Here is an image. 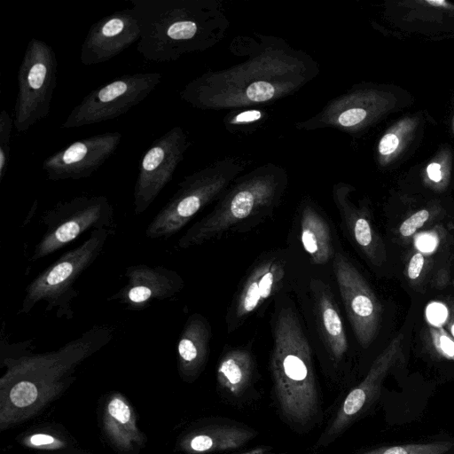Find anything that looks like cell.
Masks as SVG:
<instances>
[{"label": "cell", "instance_id": "obj_32", "mask_svg": "<svg viewBox=\"0 0 454 454\" xmlns=\"http://www.w3.org/2000/svg\"><path fill=\"white\" fill-rule=\"evenodd\" d=\"M441 209L442 207L437 201L418 209L402 222L398 229L399 234L403 239L411 237Z\"/></svg>", "mask_w": 454, "mask_h": 454}, {"label": "cell", "instance_id": "obj_16", "mask_svg": "<svg viewBox=\"0 0 454 454\" xmlns=\"http://www.w3.org/2000/svg\"><path fill=\"white\" fill-rule=\"evenodd\" d=\"M97 420L103 440L117 454H140L146 447L148 438L138 427L137 410L121 391L101 395Z\"/></svg>", "mask_w": 454, "mask_h": 454}, {"label": "cell", "instance_id": "obj_21", "mask_svg": "<svg viewBox=\"0 0 454 454\" xmlns=\"http://www.w3.org/2000/svg\"><path fill=\"white\" fill-rule=\"evenodd\" d=\"M355 191L356 188L349 184H335L333 186V202L354 243L372 264L380 266L387 258L385 245L372 225L370 210L364 200L358 203L354 201Z\"/></svg>", "mask_w": 454, "mask_h": 454}, {"label": "cell", "instance_id": "obj_36", "mask_svg": "<svg viewBox=\"0 0 454 454\" xmlns=\"http://www.w3.org/2000/svg\"><path fill=\"white\" fill-rule=\"evenodd\" d=\"M445 315H447V312L440 304L435 303L428 307L427 317L430 321H433L434 325H437V323L444 320Z\"/></svg>", "mask_w": 454, "mask_h": 454}, {"label": "cell", "instance_id": "obj_33", "mask_svg": "<svg viewBox=\"0 0 454 454\" xmlns=\"http://www.w3.org/2000/svg\"><path fill=\"white\" fill-rule=\"evenodd\" d=\"M12 126V118L5 109H3L0 113V183L6 174L10 161Z\"/></svg>", "mask_w": 454, "mask_h": 454}, {"label": "cell", "instance_id": "obj_37", "mask_svg": "<svg viewBox=\"0 0 454 454\" xmlns=\"http://www.w3.org/2000/svg\"><path fill=\"white\" fill-rule=\"evenodd\" d=\"M418 247L422 251H431L436 245V238L433 235L427 234L422 236L417 241Z\"/></svg>", "mask_w": 454, "mask_h": 454}, {"label": "cell", "instance_id": "obj_5", "mask_svg": "<svg viewBox=\"0 0 454 454\" xmlns=\"http://www.w3.org/2000/svg\"><path fill=\"white\" fill-rule=\"evenodd\" d=\"M287 186L286 170L273 162L241 174L216 200L214 208L184 232L178 247L186 249L202 245L247 220L270 212Z\"/></svg>", "mask_w": 454, "mask_h": 454}, {"label": "cell", "instance_id": "obj_9", "mask_svg": "<svg viewBox=\"0 0 454 454\" xmlns=\"http://www.w3.org/2000/svg\"><path fill=\"white\" fill-rule=\"evenodd\" d=\"M46 229L30 260L43 259L69 245L88 231H115L114 209L105 195H81L59 201L42 215Z\"/></svg>", "mask_w": 454, "mask_h": 454}, {"label": "cell", "instance_id": "obj_34", "mask_svg": "<svg viewBox=\"0 0 454 454\" xmlns=\"http://www.w3.org/2000/svg\"><path fill=\"white\" fill-rule=\"evenodd\" d=\"M428 333L434 351L442 358L454 361V339L441 325H429Z\"/></svg>", "mask_w": 454, "mask_h": 454}, {"label": "cell", "instance_id": "obj_15", "mask_svg": "<svg viewBox=\"0 0 454 454\" xmlns=\"http://www.w3.org/2000/svg\"><path fill=\"white\" fill-rule=\"evenodd\" d=\"M383 18L398 33L433 40L454 36V2L448 0H390Z\"/></svg>", "mask_w": 454, "mask_h": 454}, {"label": "cell", "instance_id": "obj_18", "mask_svg": "<svg viewBox=\"0 0 454 454\" xmlns=\"http://www.w3.org/2000/svg\"><path fill=\"white\" fill-rule=\"evenodd\" d=\"M403 340V333L397 334L374 359L364 379L346 395L323 438H320L321 444H327L337 437L377 397L383 380L401 355Z\"/></svg>", "mask_w": 454, "mask_h": 454}, {"label": "cell", "instance_id": "obj_7", "mask_svg": "<svg viewBox=\"0 0 454 454\" xmlns=\"http://www.w3.org/2000/svg\"><path fill=\"white\" fill-rule=\"evenodd\" d=\"M248 164L245 158L227 156L184 176L148 223L145 236L151 239H168L179 232L199 212L217 200Z\"/></svg>", "mask_w": 454, "mask_h": 454}, {"label": "cell", "instance_id": "obj_13", "mask_svg": "<svg viewBox=\"0 0 454 454\" xmlns=\"http://www.w3.org/2000/svg\"><path fill=\"white\" fill-rule=\"evenodd\" d=\"M333 271L356 338L366 348L379 332L381 303L364 276L341 253L334 254Z\"/></svg>", "mask_w": 454, "mask_h": 454}, {"label": "cell", "instance_id": "obj_39", "mask_svg": "<svg viewBox=\"0 0 454 454\" xmlns=\"http://www.w3.org/2000/svg\"><path fill=\"white\" fill-rule=\"evenodd\" d=\"M448 327L450 330V335L454 339V307L451 308L450 313L449 316Z\"/></svg>", "mask_w": 454, "mask_h": 454}, {"label": "cell", "instance_id": "obj_40", "mask_svg": "<svg viewBox=\"0 0 454 454\" xmlns=\"http://www.w3.org/2000/svg\"><path fill=\"white\" fill-rule=\"evenodd\" d=\"M450 111L451 127L454 134V97L450 99Z\"/></svg>", "mask_w": 454, "mask_h": 454}, {"label": "cell", "instance_id": "obj_19", "mask_svg": "<svg viewBox=\"0 0 454 454\" xmlns=\"http://www.w3.org/2000/svg\"><path fill=\"white\" fill-rule=\"evenodd\" d=\"M124 277L126 284L107 301H116L134 311L143 310L155 301L172 298L184 286V281L177 271L162 265H130L126 269Z\"/></svg>", "mask_w": 454, "mask_h": 454}, {"label": "cell", "instance_id": "obj_17", "mask_svg": "<svg viewBox=\"0 0 454 454\" xmlns=\"http://www.w3.org/2000/svg\"><path fill=\"white\" fill-rule=\"evenodd\" d=\"M140 36V23L131 7L106 15L90 27L81 46L80 61L85 66L106 62Z\"/></svg>", "mask_w": 454, "mask_h": 454}, {"label": "cell", "instance_id": "obj_20", "mask_svg": "<svg viewBox=\"0 0 454 454\" xmlns=\"http://www.w3.org/2000/svg\"><path fill=\"white\" fill-rule=\"evenodd\" d=\"M257 435L248 427L215 419H200L177 436L174 450L182 454H212L239 449Z\"/></svg>", "mask_w": 454, "mask_h": 454}, {"label": "cell", "instance_id": "obj_14", "mask_svg": "<svg viewBox=\"0 0 454 454\" xmlns=\"http://www.w3.org/2000/svg\"><path fill=\"white\" fill-rule=\"evenodd\" d=\"M121 138V133L110 131L74 141L45 158L42 168L51 181L90 177L115 153Z\"/></svg>", "mask_w": 454, "mask_h": 454}, {"label": "cell", "instance_id": "obj_3", "mask_svg": "<svg viewBox=\"0 0 454 454\" xmlns=\"http://www.w3.org/2000/svg\"><path fill=\"white\" fill-rule=\"evenodd\" d=\"M141 27L137 44L148 61L162 63L209 50L231 21L220 0H130Z\"/></svg>", "mask_w": 454, "mask_h": 454}, {"label": "cell", "instance_id": "obj_25", "mask_svg": "<svg viewBox=\"0 0 454 454\" xmlns=\"http://www.w3.org/2000/svg\"><path fill=\"white\" fill-rule=\"evenodd\" d=\"M314 311L317 326L331 357L340 361L348 350V339L339 309L333 296L324 283L312 285Z\"/></svg>", "mask_w": 454, "mask_h": 454}, {"label": "cell", "instance_id": "obj_6", "mask_svg": "<svg viewBox=\"0 0 454 454\" xmlns=\"http://www.w3.org/2000/svg\"><path fill=\"white\" fill-rule=\"evenodd\" d=\"M413 103L412 94L399 85L360 82L330 99L311 117L298 121L295 128L305 131L334 129L358 137Z\"/></svg>", "mask_w": 454, "mask_h": 454}, {"label": "cell", "instance_id": "obj_23", "mask_svg": "<svg viewBox=\"0 0 454 454\" xmlns=\"http://www.w3.org/2000/svg\"><path fill=\"white\" fill-rule=\"evenodd\" d=\"M286 263L278 257L258 262L247 275L231 309L228 329L232 331L258 309L283 285Z\"/></svg>", "mask_w": 454, "mask_h": 454}, {"label": "cell", "instance_id": "obj_30", "mask_svg": "<svg viewBox=\"0 0 454 454\" xmlns=\"http://www.w3.org/2000/svg\"><path fill=\"white\" fill-rule=\"evenodd\" d=\"M268 113L262 106L244 107L231 110L223 122L230 133H252L262 126Z\"/></svg>", "mask_w": 454, "mask_h": 454}, {"label": "cell", "instance_id": "obj_27", "mask_svg": "<svg viewBox=\"0 0 454 454\" xmlns=\"http://www.w3.org/2000/svg\"><path fill=\"white\" fill-rule=\"evenodd\" d=\"M300 239L313 264L324 265L334 257L329 224L309 200H305L301 206Z\"/></svg>", "mask_w": 454, "mask_h": 454}, {"label": "cell", "instance_id": "obj_35", "mask_svg": "<svg viewBox=\"0 0 454 454\" xmlns=\"http://www.w3.org/2000/svg\"><path fill=\"white\" fill-rule=\"evenodd\" d=\"M425 262V256L420 251H418L410 258L406 270V274L410 280L414 281L420 277Z\"/></svg>", "mask_w": 454, "mask_h": 454}, {"label": "cell", "instance_id": "obj_28", "mask_svg": "<svg viewBox=\"0 0 454 454\" xmlns=\"http://www.w3.org/2000/svg\"><path fill=\"white\" fill-rule=\"evenodd\" d=\"M408 178L418 180L422 187L434 193H443L454 180V148L441 144L427 160L413 166Z\"/></svg>", "mask_w": 454, "mask_h": 454}, {"label": "cell", "instance_id": "obj_4", "mask_svg": "<svg viewBox=\"0 0 454 454\" xmlns=\"http://www.w3.org/2000/svg\"><path fill=\"white\" fill-rule=\"evenodd\" d=\"M270 371L283 416L306 426L318 411V392L309 343L291 308L282 309L275 321Z\"/></svg>", "mask_w": 454, "mask_h": 454}, {"label": "cell", "instance_id": "obj_10", "mask_svg": "<svg viewBox=\"0 0 454 454\" xmlns=\"http://www.w3.org/2000/svg\"><path fill=\"white\" fill-rule=\"evenodd\" d=\"M58 81V61L46 42L33 37L18 69V93L13 126L18 134L28 130L48 116Z\"/></svg>", "mask_w": 454, "mask_h": 454}, {"label": "cell", "instance_id": "obj_1", "mask_svg": "<svg viewBox=\"0 0 454 454\" xmlns=\"http://www.w3.org/2000/svg\"><path fill=\"white\" fill-rule=\"evenodd\" d=\"M231 49L247 59L193 78L179 92L183 101L200 110L263 106L296 93L319 74L310 55L276 35H239Z\"/></svg>", "mask_w": 454, "mask_h": 454}, {"label": "cell", "instance_id": "obj_2", "mask_svg": "<svg viewBox=\"0 0 454 454\" xmlns=\"http://www.w3.org/2000/svg\"><path fill=\"white\" fill-rule=\"evenodd\" d=\"M114 335L109 325H95L59 348L33 353L32 340L8 343L2 333L0 432L42 415L74 383L78 367L106 347Z\"/></svg>", "mask_w": 454, "mask_h": 454}, {"label": "cell", "instance_id": "obj_8", "mask_svg": "<svg viewBox=\"0 0 454 454\" xmlns=\"http://www.w3.org/2000/svg\"><path fill=\"white\" fill-rule=\"evenodd\" d=\"M114 231L98 229L78 247L62 254L41 271L25 289L19 314H28L35 305L45 302L46 311H55L58 318L74 317L73 303L79 295L74 284L102 253Z\"/></svg>", "mask_w": 454, "mask_h": 454}, {"label": "cell", "instance_id": "obj_24", "mask_svg": "<svg viewBox=\"0 0 454 454\" xmlns=\"http://www.w3.org/2000/svg\"><path fill=\"white\" fill-rule=\"evenodd\" d=\"M211 331L200 314L189 316L176 342L177 372L180 378L192 383L203 372L209 353Z\"/></svg>", "mask_w": 454, "mask_h": 454}, {"label": "cell", "instance_id": "obj_26", "mask_svg": "<svg viewBox=\"0 0 454 454\" xmlns=\"http://www.w3.org/2000/svg\"><path fill=\"white\" fill-rule=\"evenodd\" d=\"M21 448L42 454H93L60 423L41 422L20 432L14 438Z\"/></svg>", "mask_w": 454, "mask_h": 454}, {"label": "cell", "instance_id": "obj_11", "mask_svg": "<svg viewBox=\"0 0 454 454\" xmlns=\"http://www.w3.org/2000/svg\"><path fill=\"white\" fill-rule=\"evenodd\" d=\"M158 72L121 75L91 90L69 113L61 128H81L115 119L143 102L161 82Z\"/></svg>", "mask_w": 454, "mask_h": 454}, {"label": "cell", "instance_id": "obj_38", "mask_svg": "<svg viewBox=\"0 0 454 454\" xmlns=\"http://www.w3.org/2000/svg\"><path fill=\"white\" fill-rule=\"evenodd\" d=\"M241 454H275L271 450V448L268 446H257L256 448L250 450Z\"/></svg>", "mask_w": 454, "mask_h": 454}, {"label": "cell", "instance_id": "obj_31", "mask_svg": "<svg viewBox=\"0 0 454 454\" xmlns=\"http://www.w3.org/2000/svg\"><path fill=\"white\" fill-rule=\"evenodd\" d=\"M452 447L453 442L446 441L428 443H409L382 446L364 451L361 454H444Z\"/></svg>", "mask_w": 454, "mask_h": 454}, {"label": "cell", "instance_id": "obj_29", "mask_svg": "<svg viewBox=\"0 0 454 454\" xmlns=\"http://www.w3.org/2000/svg\"><path fill=\"white\" fill-rule=\"evenodd\" d=\"M254 360L244 348H231L225 352L216 367L219 387L232 396L241 395L251 383Z\"/></svg>", "mask_w": 454, "mask_h": 454}, {"label": "cell", "instance_id": "obj_12", "mask_svg": "<svg viewBox=\"0 0 454 454\" xmlns=\"http://www.w3.org/2000/svg\"><path fill=\"white\" fill-rule=\"evenodd\" d=\"M191 145L181 126H175L152 142L140 159L133 191V210L138 215L156 200L172 180Z\"/></svg>", "mask_w": 454, "mask_h": 454}, {"label": "cell", "instance_id": "obj_22", "mask_svg": "<svg viewBox=\"0 0 454 454\" xmlns=\"http://www.w3.org/2000/svg\"><path fill=\"white\" fill-rule=\"evenodd\" d=\"M425 110L407 113L392 122L379 137L374 148V160L381 170H391L409 159L419 147L427 123Z\"/></svg>", "mask_w": 454, "mask_h": 454}]
</instances>
